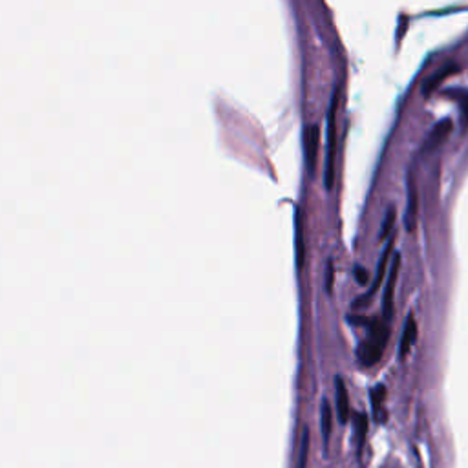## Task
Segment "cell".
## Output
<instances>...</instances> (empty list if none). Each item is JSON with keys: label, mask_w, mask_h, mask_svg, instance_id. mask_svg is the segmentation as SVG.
Masks as SVG:
<instances>
[{"label": "cell", "mask_w": 468, "mask_h": 468, "mask_svg": "<svg viewBox=\"0 0 468 468\" xmlns=\"http://www.w3.org/2000/svg\"><path fill=\"white\" fill-rule=\"evenodd\" d=\"M386 340H388V329L381 324L373 326V331L370 333V337L361 344L358 348V358L364 366H373L379 362L382 352L386 348Z\"/></svg>", "instance_id": "2"}, {"label": "cell", "mask_w": 468, "mask_h": 468, "mask_svg": "<svg viewBox=\"0 0 468 468\" xmlns=\"http://www.w3.org/2000/svg\"><path fill=\"white\" fill-rule=\"evenodd\" d=\"M308 458H309V430L304 428V432H302V441H300L299 459H296V467L294 468H308Z\"/></svg>", "instance_id": "14"}, {"label": "cell", "mask_w": 468, "mask_h": 468, "mask_svg": "<svg viewBox=\"0 0 468 468\" xmlns=\"http://www.w3.org/2000/svg\"><path fill=\"white\" fill-rule=\"evenodd\" d=\"M384 397H386V390H384L382 384H379L375 390H372V406L377 415H379V412H381L382 402H384Z\"/></svg>", "instance_id": "15"}, {"label": "cell", "mask_w": 468, "mask_h": 468, "mask_svg": "<svg viewBox=\"0 0 468 468\" xmlns=\"http://www.w3.org/2000/svg\"><path fill=\"white\" fill-rule=\"evenodd\" d=\"M320 428H322L324 443H328L331 428H333V410H331L328 399H324L322 405H320Z\"/></svg>", "instance_id": "12"}, {"label": "cell", "mask_w": 468, "mask_h": 468, "mask_svg": "<svg viewBox=\"0 0 468 468\" xmlns=\"http://www.w3.org/2000/svg\"><path fill=\"white\" fill-rule=\"evenodd\" d=\"M319 143L320 134L319 126L309 125L304 132V154H305V167L309 172L317 169V156H319Z\"/></svg>", "instance_id": "5"}, {"label": "cell", "mask_w": 468, "mask_h": 468, "mask_svg": "<svg viewBox=\"0 0 468 468\" xmlns=\"http://www.w3.org/2000/svg\"><path fill=\"white\" fill-rule=\"evenodd\" d=\"M417 190H415V185L412 181V176L408 178V205H406V214H405V225L406 231L414 232L415 225H417Z\"/></svg>", "instance_id": "10"}, {"label": "cell", "mask_w": 468, "mask_h": 468, "mask_svg": "<svg viewBox=\"0 0 468 468\" xmlns=\"http://www.w3.org/2000/svg\"><path fill=\"white\" fill-rule=\"evenodd\" d=\"M355 276H357V282L358 284H368V273L366 269H362V267H358V269H355Z\"/></svg>", "instance_id": "17"}, {"label": "cell", "mask_w": 468, "mask_h": 468, "mask_svg": "<svg viewBox=\"0 0 468 468\" xmlns=\"http://www.w3.org/2000/svg\"><path fill=\"white\" fill-rule=\"evenodd\" d=\"M452 128H454V121L448 119V117L437 121L434 128L430 130V134L426 135L425 143H423V152H434V150L439 149L444 141L448 139Z\"/></svg>", "instance_id": "4"}, {"label": "cell", "mask_w": 468, "mask_h": 468, "mask_svg": "<svg viewBox=\"0 0 468 468\" xmlns=\"http://www.w3.org/2000/svg\"><path fill=\"white\" fill-rule=\"evenodd\" d=\"M335 399H337V414L340 423H346L349 417V397L342 377L335 379Z\"/></svg>", "instance_id": "9"}, {"label": "cell", "mask_w": 468, "mask_h": 468, "mask_svg": "<svg viewBox=\"0 0 468 468\" xmlns=\"http://www.w3.org/2000/svg\"><path fill=\"white\" fill-rule=\"evenodd\" d=\"M294 251H296V267L304 266V234H302V216L300 209L294 213Z\"/></svg>", "instance_id": "11"}, {"label": "cell", "mask_w": 468, "mask_h": 468, "mask_svg": "<svg viewBox=\"0 0 468 468\" xmlns=\"http://www.w3.org/2000/svg\"><path fill=\"white\" fill-rule=\"evenodd\" d=\"M326 289H333V262H328V273H326Z\"/></svg>", "instance_id": "16"}, {"label": "cell", "mask_w": 468, "mask_h": 468, "mask_svg": "<svg viewBox=\"0 0 468 468\" xmlns=\"http://www.w3.org/2000/svg\"><path fill=\"white\" fill-rule=\"evenodd\" d=\"M458 72H459V66H458V64H454V63L446 64V66L439 68L437 72L432 73V77H428L425 81V84H423V96L428 97L430 93H434L435 90H437V88H439L441 84H443V82L446 81V79L452 77V75H454V73H458Z\"/></svg>", "instance_id": "8"}, {"label": "cell", "mask_w": 468, "mask_h": 468, "mask_svg": "<svg viewBox=\"0 0 468 468\" xmlns=\"http://www.w3.org/2000/svg\"><path fill=\"white\" fill-rule=\"evenodd\" d=\"M337 108L338 90L331 97V105L328 110V143H326V169H324V185L331 190L335 185V161H337Z\"/></svg>", "instance_id": "1"}, {"label": "cell", "mask_w": 468, "mask_h": 468, "mask_svg": "<svg viewBox=\"0 0 468 468\" xmlns=\"http://www.w3.org/2000/svg\"><path fill=\"white\" fill-rule=\"evenodd\" d=\"M395 216H397V209L395 207L388 209L386 216H384V222H382L381 232H379V238H381V240H386V238H390L391 234H393V225H395Z\"/></svg>", "instance_id": "13"}, {"label": "cell", "mask_w": 468, "mask_h": 468, "mask_svg": "<svg viewBox=\"0 0 468 468\" xmlns=\"http://www.w3.org/2000/svg\"><path fill=\"white\" fill-rule=\"evenodd\" d=\"M417 322H415L414 313H410L406 317L405 328H402V335H401V342H399V357L406 358L410 355L412 348H414L415 340H417Z\"/></svg>", "instance_id": "7"}, {"label": "cell", "mask_w": 468, "mask_h": 468, "mask_svg": "<svg viewBox=\"0 0 468 468\" xmlns=\"http://www.w3.org/2000/svg\"><path fill=\"white\" fill-rule=\"evenodd\" d=\"M393 241H395V238H393V234H391L390 238H388V246L384 247V251H382L381 258H379V264H377V273H375V280H373L372 284V289L368 291L366 299L364 300H370L372 299V294L377 293V289H379V285L382 284V280L386 278V273H388V262H390V256H391V249H393Z\"/></svg>", "instance_id": "6"}, {"label": "cell", "mask_w": 468, "mask_h": 468, "mask_svg": "<svg viewBox=\"0 0 468 468\" xmlns=\"http://www.w3.org/2000/svg\"><path fill=\"white\" fill-rule=\"evenodd\" d=\"M399 269H401V255L393 252V260H391L390 269L386 273L388 282L386 287H384V296H382V311H384V317H388V319H391V315H393V299H395V285Z\"/></svg>", "instance_id": "3"}, {"label": "cell", "mask_w": 468, "mask_h": 468, "mask_svg": "<svg viewBox=\"0 0 468 468\" xmlns=\"http://www.w3.org/2000/svg\"><path fill=\"white\" fill-rule=\"evenodd\" d=\"M463 99L465 101L461 103V108H463V117H465V126L468 125V93L465 92V96H463Z\"/></svg>", "instance_id": "18"}]
</instances>
